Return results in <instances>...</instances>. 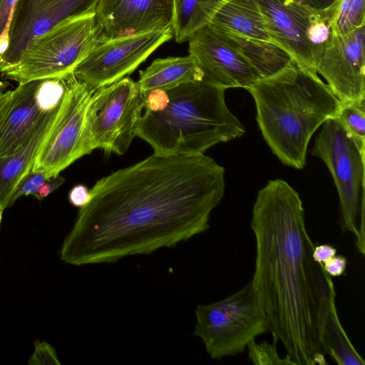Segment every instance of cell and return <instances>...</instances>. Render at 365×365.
<instances>
[{
  "label": "cell",
  "instance_id": "4dcf8cb0",
  "mask_svg": "<svg viewBox=\"0 0 365 365\" xmlns=\"http://www.w3.org/2000/svg\"><path fill=\"white\" fill-rule=\"evenodd\" d=\"M325 272L331 277H339L344 274L346 266L347 259L343 255H334L323 264Z\"/></svg>",
  "mask_w": 365,
  "mask_h": 365
},
{
  "label": "cell",
  "instance_id": "ba28073f",
  "mask_svg": "<svg viewBox=\"0 0 365 365\" xmlns=\"http://www.w3.org/2000/svg\"><path fill=\"white\" fill-rule=\"evenodd\" d=\"M143 109L142 93L128 77L96 89L86 116V136L91 151L102 149L108 153L125 154L137 137Z\"/></svg>",
  "mask_w": 365,
  "mask_h": 365
},
{
  "label": "cell",
  "instance_id": "7402d4cb",
  "mask_svg": "<svg viewBox=\"0 0 365 365\" xmlns=\"http://www.w3.org/2000/svg\"><path fill=\"white\" fill-rule=\"evenodd\" d=\"M229 0H174L171 29L173 37L181 43L206 26Z\"/></svg>",
  "mask_w": 365,
  "mask_h": 365
},
{
  "label": "cell",
  "instance_id": "8fae6325",
  "mask_svg": "<svg viewBox=\"0 0 365 365\" xmlns=\"http://www.w3.org/2000/svg\"><path fill=\"white\" fill-rule=\"evenodd\" d=\"M98 0H19L9 27V43L0 72L17 64L36 38L66 20L95 13Z\"/></svg>",
  "mask_w": 365,
  "mask_h": 365
},
{
  "label": "cell",
  "instance_id": "3957f363",
  "mask_svg": "<svg viewBox=\"0 0 365 365\" xmlns=\"http://www.w3.org/2000/svg\"><path fill=\"white\" fill-rule=\"evenodd\" d=\"M225 90L205 75L170 89L141 92L137 137L155 154L197 155L242 136L245 127L227 108Z\"/></svg>",
  "mask_w": 365,
  "mask_h": 365
},
{
  "label": "cell",
  "instance_id": "cb8c5ba5",
  "mask_svg": "<svg viewBox=\"0 0 365 365\" xmlns=\"http://www.w3.org/2000/svg\"><path fill=\"white\" fill-rule=\"evenodd\" d=\"M365 0H339L334 16L333 31L346 36L365 25Z\"/></svg>",
  "mask_w": 365,
  "mask_h": 365
},
{
  "label": "cell",
  "instance_id": "83f0119b",
  "mask_svg": "<svg viewBox=\"0 0 365 365\" xmlns=\"http://www.w3.org/2000/svg\"><path fill=\"white\" fill-rule=\"evenodd\" d=\"M272 337V344L266 341L257 343L255 340L248 344L247 348L250 361L255 365H295L287 355L283 359L279 356L277 350L278 339Z\"/></svg>",
  "mask_w": 365,
  "mask_h": 365
},
{
  "label": "cell",
  "instance_id": "836d02e7",
  "mask_svg": "<svg viewBox=\"0 0 365 365\" xmlns=\"http://www.w3.org/2000/svg\"><path fill=\"white\" fill-rule=\"evenodd\" d=\"M302 5L317 11L327 10L338 3L339 0H294Z\"/></svg>",
  "mask_w": 365,
  "mask_h": 365
},
{
  "label": "cell",
  "instance_id": "277c9868",
  "mask_svg": "<svg viewBox=\"0 0 365 365\" xmlns=\"http://www.w3.org/2000/svg\"><path fill=\"white\" fill-rule=\"evenodd\" d=\"M254 98L256 119L272 153L289 167L302 169L313 134L336 116L341 103L317 76L294 61L275 75L247 89Z\"/></svg>",
  "mask_w": 365,
  "mask_h": 365
},
{
  "label": "cell",
  "instance_id": "1f68e13d",
  "mask_svg": "<svg viewBox=\"0 0 365 365\" xmlns=\"http://www.w3.org/2000/svg\"><path fill=\"white\" fill-rule=\"evenodd\" d=\"M91 199V191L84 185H75L68 193L69 202L78 208L84 207Z\"/></svg>",
  "mask_w": 365,
  "mask_h": 365
},
{
  "label": "cell",
  "instance_id": "52a82bcc",
  "mask_svg": "<svg viewBox=\"0 0 365 365\" xmlns=\"http://www.w3.org/2000/svg\"><path fill=\"white\" fill-rule=\"evenodd\" d=\"M193 335L213 359L242 353L268 331L266 317L251 281L232 295L195 309Z\"/></svg>",
  "mask_w": 365,
  "mask_h": 365
},
{
  "label": "cell",
  "instance_id": "603a6c76",
  "mask_svg": "<svg viewBox=\"0 0 365 365\" xmlns=\"http://www.w3.org/2000/svg\"><path fill=\"white\" fill-rule=\"evenodd\" d=\"M336 292L330 297L321 332V344L328 354L339 365H364L365 362L349 340L339 318Z\"/></svg>",
  "mask_w": 365,
  "mask_h": 365
},
{
  "label": "cell",
  "instance_id": "e0dca14e",
  "mask_svg": "<svg viewBox=\"0 0 365 365\" xmlns=\"http://www.w3.org/2000/svg\"><path fill=\"white\" fill-rule=\"evenodd\" d=\"M59 106L43 115L18 150L0 158V210L11 205L14 193L22 178L31 170L38 149L53 123Z\"/></svg>",
  "mask_w": 365,
  "mask_h": 365
},
{
  "label": "cell",
  "instance_id": "8992f818",
  "mask_svg": "<svg viewBox=\"0 0 365 365\" xmlns=\"http://www.w3.org/2000/svg\"><path fill=\"white\" fill-rule=\"evenodd\" d=\"M327 166L336 187L342 228L356 236L358 250L364 255L365 147L339 120H326L310 150Z\"/></svg>",
  "mask_w": 365,
  "mask_h": 365
},
{
  "label": "cell",
  "instance_id": "9a60e30c",
  "mask_svg": "<svg viewBox=\"0 0 365 365\" xmlns=\"http://www.w3.org/2000/svg\"><path fill=\"white\" fill-rule=\"evenodd\" d=\"M38 81L19 83L13 90L9 107L0 122V158L18 150L47 113L42 112L36 103Z\"/></svg>",
  "mask_w": 365,
  "mask_h": 365
},
{
  "label": "cell",
  "instance_id": "5b68a950",
  "mask_svg": "<svg viewBox=\"0 0 365 365\" xmlns=\"http://www.w3.org/2000/svg\"><path fill=\"white\" fill-rule=\"evenodd\" d=\"M105 37L95 13L66 20L34 40L2 76L19 84L63 76Z\"/></svg>",
  "mask_w": 365,
  "mask_h": 365
},
{
  "label": "cell",
  "instance_id": "f1b7e54d",
  "mask_svg": "<svg viewBox=\"0 0 365 365\" xmlns=\"http://www.w3.org/2000/svg\"><path fill=\"white\" fill-rule=\"evenodd\" d=\"M19 0H0V66L8 47L9 27L11 15Z\"/></svg>",
  "mask_w": 365,
  "mask_h": 365
},
{
  "label": "cell",
  "instance_id": "4316f807",
  "mask_svg": "<svg viewBox=\"0 0 365 365\" xmlns=\"http://www.w3.org/2000/svg\"><path fill=\"white\" fill-rule=\"evenodd\" d=\"M336 118L358 143L365 147V100L341 104Z\"/></svg>",
  "mask_w": 365,
  "mask_h": 365
},
{
  "label": "cell",
  "instance_id": "d6986e66",
  "mask_svg": "<svg viewBox=\"0 0 365 365\" xmlns=\"http://www.w3.org/2000/svg\"><path fill=\"white\" fill-rule=\"evenodd\" d=\"M205 73L193 57L157 58L140 71L136 81L141 92L168 90L182 83L203 78Z\"/></svg>",
  "mask_w": 365,
  "mask_h": 365
},
{
  "label": "cell",
  "instance_id": "d6a6232c",
  "mask_svg": "<svg viewBox=\"0 0 365 365\" xmlns=\"http://www.w3.org/2000/svg\"><path fill=\"white\" fill-rule=\"evenodd\" d=\"M336 249L332 245L322 244L314 247L312 257L315 262L323 264L325 262L336 255Z\"/></svg>",
  "mask_w": 365,
  "mask_h": 365
},
{
  "label": "cell",
  "instance_id": "e575fe53",
  "mask_svg": "<svg viewBox=\"0 0 365 365\" xmlns=\"http://www.w3.org/2000/svg\"><path fill=\"white\" fill-rule=\"evenodd\" d=\"M13 91L2 92L0 91V122L4 118L9 107Z\"/></svg>",
  "mask_w": 365,
  "mask_h": 365
},
{
  "label": "cell",
  "instance_id": "30bf717a",
  "mask_svg": "<svg viewBox=\"0 0 365 365\" xmlns=\"http://www.w3.org/2000/svg\"><path fill=\"white\" fill-rule=\"evenodd\" d=\"M173 38L171 27L133 36L103 38L75 68L74 75L93 90L133 73Z\"/></svg>",
  "mask_w": 365,
  "mask_h": 365
},
{
  "label": "cell",
  "instance_id": "f546056e",
  "mask_svg": "<svg viewBox=\"0 0 365 365\" xmlns=\"http://www.w3.org/2000/svg\"><path fill=\"white\" fill-rule=\"evenodd\" d=\"M34 345V351L28 361L30 365L61 364L51 345L45 341H36Z\"/></svg>",
  "mask_w": 365,
  "mask_h": 365
},
{
  "label": "cell",
  "instance_id": "d4e9b609",
  "mask_svg": "<svg viewBox=\"0 0 365 365\" xmlns=\"http://www.w3.org/2000/svg\"><path fill=\"white\" fill-rule=\"evenodd\" d=\"M65 179L60 175L48 178L41 173L31 170L20 181L11 199V205L20 197L34 195L41 200L60 187Z\"/></svg>",
  "mask_w": 365,
  "mask_h": 365
},
{
  "label": "cell",
  "instance_id": "9c48e42d",
  "mask_svg": "<svg viewBox=\"0 0 365 365\" xmlns=\"http://www.w3.org/2000/svg\"><path fill=\"white\" fill-rule=\"evenodd\" d=\"M95 90L71 73L53 123L36 154L31 170L48 178L91 153L86 136V116Z\"/></svg>",
  "mask_w": 365,
  "mask_h": 365
},
{
  "label": "cell",
  "instance_id": "6da1fadb",
  "mask_svg": "<svg viewBox=\"0 0 365 365\" xmlns=\"http://www.w3.org/2000/svg\"><path fill=\"white\" fill-rule=\"evenodd\" d=\"M225 187L224 168L205 154L153 153L94 184L61 259L76 266L114 263L174 247L209 229Z\"/></svg>",
  "mask_w": 365,
  "mask_h": 365
},
{
  "label": "cell",
  "instance_id": "484cf974",
  "mask_svg": "<svg viewBox=\"0 0 365 365\" xmlns=\"http://www.w3.org/2000/svg\"><path fill=\"white\" fill-rule=\"evenodd\" d=\"M71 73L61 77L44 78L38 81L36 91V101L42 112L51 111L60 106Z\"/></svg>",
  "mask_w": 365,
  "mask_h": 365
},
{
  "label": "cell",
  "instance_id": "ffe728a7",
  "mask_svg": "<svg viewBox=\"0 0 365 365\" xmlns=\"http://www.w3.org/2000/svg\"><path fill=\"white\" fill-rule=\"evenodd\" d=\"M212 30L235 48L256 70L261 78L277 74L294 61L287 51L272 41Z\"/></svg>",
  "mask_w": 365,
  "mask_h": 365
},
{
  "label": "cell",
  "instance_id": "7c38bea8",
  "mask_svg": "<svg viewBox=\"0 0 365 365\" xmlns=\"http://www.w3.org/2000/svg\"><path fill=\"white\" fill-rule=\"evenodd\" d=\"M365 25L346 36L334 31L319 55L316 71L341 104L365 100Z\"/></svg>",
  "mask_w": 365,
  "mask_h": 365
},
{
  "label": "cell",
  "instance_id": "5bb4252c",
  "mask_svg": "<svg viewBox=\"0 0 365 365\" xmlns=\"http://www.w3.org/2000/svg\"><path fill=\"white\" fill-rule=\"evenodd\" d=\"M174 0H98L95 15L107 38L171 27Z\"/></svg>",
  "mask_w": 365,
  "mask_h": 365
},
{
  "label": "cell",
  "instance_id": "44dd1931",
  "mask_svg": "<svg viewBox=\"0 0 365 365\" xmlns=\"http://www.w3.org/2000/svg\"><path fill=\"white\" fill-rule=\"evenodd\" d=\"M284 1L304 34L317 63L319 55L331 40L338 3L327 10L317 11L294 0Z\"/></svg>",
  "mask_w": 365,
  "mask_h": 365
},
{
  "label": "cell",
  "instance_id": "ac0fdd59",
  "mask_svg": "<svg viewBox=\"0 0 365 365\" xmlns=\"http://www.w3.org/2000/svg\"><path fill=\"white\" fill-rule=\"evenodd\" d=\"M207 25L215 30L272 41L266 21L256 0H229Z\"/></svg>",
  "mask_w": 365,
  "mask_h": 365
},
{
  "label": "cell",
  "instance_id": "4fadbf2b",
  "mask_svg": "<svg viewBox=\"0 0 365 365\" xmlns=\"http://www.w3.org/2000/svg\"><path fill=\"white\" fill-rule=\"evenodd\" d=\"M187 41L189 55L216 85L225 89L247 90L261 78L250 63L208 25L195 33Z\"/></svg>",
  "mask_w": 365,
  "mask_h": 365
},
{
  "label": "cell",
  "instance_id": "7a4b0ae2",
  "mask_svg": "<svg viewBox=\"0 0 365 365\" xmlns=\"http://www.w3.org/2000/svg\"><path fill=\"white\" fill-rule=\"evenodd\" d=\"M251 227L256 242L251 282L268 331L295 365L327 364L321 332L335 289L312 257L298 192L283 180H269L257 195Z\"/></svg>",
  "mask_w": 365,
  "mask_h": 365
},
{
  "label": "cell",
  "instance_id": "2e32d148",
  "mask_svg": "<svg viewBox=\"0 0 365 365\" xmlns=\"http://www.w3.org/2000/svg\"><path fill=\"white\" fill-rule=\"evenodd\" d=\"M256 1L272 41L287 51L299 66L317 73L312 51L284 0Z\"/></svg>",
  "mask_w": 365,
  "mask_h": 365
},
{
  "label": "cell",
  "instance_id": "d590c367",
  "mask_svg": "<svg viewBox=\"0 0 365 365\" xmlns=\"http://www.w3.org/2000/svg\"><path fill=\"white\" fill-rule=\"evenodd\" d=\"M3 211H4V210H0V227H1V219H2Z\"/></svg>",
  "mask_w": 365,
  "mask_h": 365
}]
</instances>
